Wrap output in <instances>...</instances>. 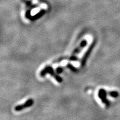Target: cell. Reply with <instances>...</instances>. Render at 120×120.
Segmentation results:
<instances>
[{"mask_svg": "<svg viewBox=\"0 0 120 120\" xmlns=\"http://www.w3.org/2000/svg\"><path fill=\"white\" fill-rule=\"evenodd\" d=\"M47 73L51 75L52 77H54L55 80H56V81L59 82V83H61V82L63 81L62 78L60 77V76H58V75L56 74L57 73L55 72V70H53L52 67L49 66H47L45 67L40 72V76L41 77H43L45 76V75L47 74Z\"/></svg>", "mask_w": 120, "mask_h": 120, "instance_id": "obj_1", "label": "cell"}, {"mask_svg": "<svg viewBox=\"0 0 120 120\" xmlns=\"http://www.w3.org/2000/svg\"><path fill=\"white\" fill-rule=\"evenodd\" d=\"M87 41L86 40H83L81 42L79 45L73 51L71 56L69 57V60L71 61H76L78 60V56L82 49L85 48L87 45Z\"/></svg>", "mask_w": 120, "mask_h": 120, "instance_id": "obj_2", "label": "cell"}, {"mask_svg": "<svg viewBox=\"0 0 120 120\" xmlns=\"http://www.w3.org/2000/svg\"><path fill=\"white\" fill-rule=\"evenodd\" d=\"M108 94V92L103 88H101L99 90L98 92V96L99 98L101 100L102 103L105 105L106 107H109V101L107 98V95Z\"/></svg>", "mask_w": 120, "mask_h": 120, "instance_id": "obj_3", "label": "cell"}, {"mask_svg": "<svg viewBox=\"0 0 120 120\" xmlns=\"http://www.w3.org/2000/svg\"><path fill=\"white\" fill-rule=\"evenodd\" d=\"M94 46H95V41L91 43V45H90V47H88L87 50L86 51V52H85V53L84 54L83 56L82 57V58L81 61V66L82 67H84L85 65H86L87 60L88 58L89 57L90 54H91V52H92L93 49H94Z\"/></svg>", "mask_w": 120, "mask_h": 120, "instance_id": "obj_4", "label": "cell"}, {"mask_svg": "<svg viewBox=\"0 0 120 120\" xmlns=\"http://www.w3.org/2000/svg\"><path fill=\"white\" fill-rule=\"evenodd\" d=\"M34 101L32 99H28L27 101L25 102L23 104H21L16 106L14 108L15 111H20L23 110V109H26V108L30 107L34 105Z\"/></svg>", "mask_w": 120, "mask_h": 120, "instance_id": "obj_5", "label": "cell"}, {"mask_svg": "<svg viewBox=\"0 0 120 120\" xmlns=\"http://www.w3.org/2000/svg\"><path fill=\"white\" fill-rule=\"evenodd\" d=\"M45 13V10H41V11H39L37 13L36 15H34V16H31V17H30V19H31V20H32V21H34V20H36V19H39V18L41 17V16H42L43 15H44V13Z\"/></svg>", "mask_w": 120, "mask_h": 120, "instance_id": "obj_6", "label": "cell"}, {"mask_svg": "<svg viewBox=\"0 0 120 120\" xmlns=\"http://www.w3.org/2000/svg\"><path fill=\"white\" fill-rule=\"evenodd\" d=\"M64 68H67L70 69V70H71L72 71L75 72H77L78 71H79V70H78L77 68H76L74 66H73L72 64H67V65L64 67Z\"/></svg>", "mask_w": 120, "mask_h": 120, "instance_id": "obj_7", "label": "cell"}, {"mask_svg": "<svg viewBox=\"0 0 120 120\" xmlns=\"http://www.w3.org/2000/svg\"><path fill=\"white\" fill-rule=\"evenodd\" d=\"M108 94H109L111 97H113V98H117L118 96V95H119L118 92L116 91H112L109 92H108Z\"/></svg>", "mask_w": 120, "mask_h": 120, "instance_id": "obj_8", "label": "cell"}, {"mask_svg": "<svg viewBox=\"0 0 120 120\" xmlns=\"http://www.w3.org/2000/svg\"><path fill=\"white\" fill-rule=\"evenodd\" d=\"M64 68H64V67H61V66L58 67L57 68H56V72L57 73V74H60V73L62 72Z\"/></svg>", "mask_w": 120, "mask_h": 120, "instance_id": "obj_9", "label": "cell"}]
</instances>
